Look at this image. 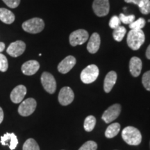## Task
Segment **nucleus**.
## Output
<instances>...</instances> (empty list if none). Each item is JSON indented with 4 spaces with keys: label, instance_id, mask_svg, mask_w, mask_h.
I'll return each instance as SVG.
<instances>
[{
    "label": "nucleus",
    "instance_id": "423d86ee",
    "mask_svg": "<svg viewBox=\"0 0 150 150\" xmlns=\"http://www.w3.org/2000/svg\"><path fill=\"white\" fill-rule=\"evenodd\" d=\"M36 101L33 98H28L21 103L18 108V112L20 115L27 117L33 113L36 108Z\"/></svg>",
    "mask_w": 150,
    "mask_h": 150
},
{
    "label": "nucleus",
    "instance_id": "f8f14e48",
    "mask_svg": "<svg viewBox=\"0 0 150 150\" xmlns=\"http://www.w3.org/2000/svg\"><path fill=\"white\" fill-rule=\"evenodd\" d=\"M76 62V59L73 56H67L58 65V70L62 74H66L74 67Z\"/></svg>",
    "mask_w": 150,
    "mask_h": 150
},
{
    "label": "nucleus",
    "instance_id": "6ab92c4d",
    "mask_svg": "<svg viewBox=\"0 0 150 150\" xmlns=\"http://www.w3.org/2000/svg\"><path fill=\"white\" fill-rule=\"evenodd\" d=\"M15 15L11 11L4 8H0V20L7 24H12L15 21Z\"/></svg>",
    "mask_w": 150,
    "mask_h": 150
},
{
    "label": "nucleus",
    "instance_id": "1a4fd4ad",
    "mask_svg": "<svg viewBox=\"0 0 150 150\" xmlns=\"http://www.w3.org/2000/svg\"><path fill=\"white\" fill-rule=\"evenodd\" d=\"M121 112V106L118 104H115L110 106L107 110L104 111L102 116V119L106 123H110L117 119Z\"/></svg>",
    "mask_w": 150,
    "mask_h": 150
},
{
    "label": "nucleus",
    "instance_id": "7ed1b4c3",
    "mask_svg": "<svg viewBox=\"0 0 150 150\" xmlns=\"http://www.w3.org/2000/svg\"><path fill=\"white\" fill-rule=\"evenodd\" d=\"M26 32L30 33H38L45 28V22L41 18H34L24 22L22 25Z\"/></svg>",
    "mask_w": 150,
    "mask_h": 150
},
{
    "label": "nucleus",
    "instance_id": "20e7f679",
    "mask_svg": "<svg viewBox=\"0 0 150 150\" xmlns=\"http://www.w3.org/2000/svg\"><path fill=\"white\" fill-rule=\"evenodd\" d=\"M99 74L98 67L95 65H90L82 70L80 76L81 80L86 84L93 83L98 77Z\"/></svg>",
    "mask_w": 150,
    "mask_h": 150
},
{
    "label": "nucleus",
    "instance_id": "a211bd4d",
    "mask_svg": "<svg viewBox=\"0 0 150 150\" xmlns=\"http://www.w3.org/2000/svg\"><path fill=\"white\" fill-rule=\"evenodd\" d=\"M117 73L114 71H110L106 74L104 79V89L106 93H110L113 88L117 81Z\"/></svg>",
    "mask_w": 150,
    "mask_h": 150
},
{
    "label": "nucleus",
    "instance_id": "aec40b11",
    "mask_svg": "<svg viewBox=\"0 0 150 150\" xmlns=\"http://www.w3.org/2000/svg\"><path fill=\"white\" fill-rule=\"evenodd\" d=\"M120 131V125L119 123H112L107 127L105 131V136L107 138H112L117 136Z\"/></svg>",
    "mask_w": 150,
    "mask_h": 150
},
{
    "label": "nucleus",
    "instance_id": "c756f323",
    "mask_svg": "<svg viewBox=\"0 0 150 150\" xmlns=\"http://www.w3.org/2000/svg\"><path fill=\"white\" fill-rule=\"evenodd\" d=\"M120 20L119 17L114 16L110 18V22H109V27L112 29H115L118 27H120Z\"/></svg>",
    "mask_w": 150,
    "mask_h": 150
},
{
    "label": "nucleus",
    "instance_id": "ddd939ff",
    "mask_svg": "<svg viewBox=\"0 0 150 150\" xmlns=\"http://www.w3.org/2000/svg\"><path fill=\"white\" fill-rule=\"evenodd\" d=\"M27 94V88L23 85L16 86L11 92L10 97L11 101L15 104H18L22 102L23 99Z\"/></svg>",
    "mask_w": 150,
    "mask_h": 150
},
{
    "label": "nucleus",
    "instance_id": "f257e3e1",
    "mask_svg": "<svg viewBox=\"0 0 150 150\" xmlns=\"http://www.w3.org/2000/svg\"><path fill=\"white\" fill-rule=\"evenodd\" d=\"M145 40V35L142 29H131L127 35V45L133 50H138Z\"/></svg>",
    "mask_w": 150,
    "mask_h": 150
},
{
    "label": "nucleus",
    "instance_id": "2eb2a0df",
    "mask_svg": "<svg viewBox=\"0 0 150 150\" xmlns=\"http://www.w3.org/2000/svg\"><path fill=\"white\" fill-rule=\"evenodd\" d=\"M0 142L4 146L8 145L11 150H14L18 145V140L13 133H6L4 136H1Z\"/></svg>",
    "mask_w": 150,
    "mask_h": 150
},
{
    "label": "nucleus",
    "instance_id": "dca6fc26",
    "mask_svg": "<svg viewBox=\"0 0 150 150\" xmlns=\"http://www.w3.org/2000/svg\"><path fill=\"white\" fill-rule=\"evenodd\" d=\"M142 67V61L138 57L134 56L129 61V70L131 75L134 77L138 76L141 72Z\"/></svg>",
    "mask_w": 150,
    "mask_h": 150
},
{
    "label": "nucleus",
    "instance_id": "a878e982",
    "mask_svg": "<svg viewBox=\"0 0 150 150\" xmlns=\"http://www.w3.org/2000/svg\"><path fill=\"white\" fill-rule=\"evenodd\" d=\"M135 18L136 16L134 15H129V16H125V14L120 13V14L119 18L120 20V22L125 24H130L132 23L133 22H134Z\"/></svg>",
    "mask_w": 150,
    "mask_h": 150
},
{
    "label": "nucleus",
    "instance_id": "6e6552de",
    "mask_svg": "<svg viewBox=\"0 0 150 150\" xmlns=\"http://www.w3.org/2000/svg\"><path fill=\"white\" fill-rule=\"evenodd\" d=\"M93 9L94 13L98 17L107 16L110 9L109 1L108 0H94Z\"/></svg>",
    "mask_w": 150,
    "mask_h": 150
},
{
    "label": "nucleus",
    "instance_id": "9d476101",
    "mask_svg": "<svg viewBox=\"0 0 150 150\" xmlns=\"http://www.w3.org/2000/svg\"><path fill=\"white\" fill-rule=\"evenodd\" d=\"M74 94L70 87H63L59 94V102L62 106H67L73 102Z\"/></svg>",
    "mask_w": 150,
    "mask_h": 150
},
{
    "label": "nucleus",
    "instance_id": "4be33fe9",
    "mask_svg": "<svg viewBox=\"0 0 150 150\" xmlns=\"http://www.w3.org/2000/svg\"><path fill=\"white\" fill-rule=\"evenodd\" d=\"M126 33V28L122 27V26H120V27H118L117 28L114 29L113 33H112V36H113V38L115 39L116 41L120 42V41L122 40V39L124 38V37H125Z\"/></svg>",
    "mask_w": 150,
    "mask_h": 150
},
{
    "label": "nucleus",
    "instance_id": "39448f33",
    "mask_svg": "<svg viewBox=\"0 0 150 150\" xmlns=\"http://www.w3.org/2000/svg\"><path fill=\"white\" fill-rule=\"evenodd\" d=\"M89 34L87 31L84 29H78L73 31L70 35V43L73 47L81 45L88 40Z\"/></svg>",
    "mask_w": 150,
    "mask_h": 150
},
{
    "label": "nucleus",
    "instance_id": "c85d7f7f",
    "mask_svg": "<svg viewBox=\"0 0 150 150\" xmlns=\"http://www.w3.org/2000/svg\"><path fill=\"white\" fill-rule=\"evenodd\" d=\"M8 63L7 58L2 54H0V71L4 72L8 70Z\"/></svg>",
    "mask_w": 150,
    "mask_h": 150
},
{
    "label": "nucleus",
    "instance_id": "f704fd0d",
    "mask_svg": "<svg viewBox=\"0 0 150 150\" xmlns=\"http://www.w3.org/2000/svg\"><path fill=\"white\" fill-rule=\"evenodd\" d=\"M5 49V44L2 42H0V52H3Z\"/></svg>",
    "mask_w": 150,
    "mask_h": 150
},
{
    "label": "nucleus",
    "instance_id": "b1692460",
    "mask_svg": "<svg viewBox=\"0 0 150 150\" xmlns=\"http://www.w3.org/2000/svg\"><path fill=\"white\" fill-rule=\"evenodd\" d=\"M138 6L142 14L147 15L150 13V0H140Z\"/></svg>",
    "mask_w": 150,
    "mask_h": 150
},
{
    "label": "nucleus",
    "instance_id": "2f4dec72",
    "mask_svg": "<svg viewBox=\"0 0 150 150\" xmlns=\"http://www.w3.org/2000/svg\"><path fill=\"white\" fill-rule=\"evenodd\" d=\"M125 2L127 3H132L136 5H138V4H139L140 0H125Z\"/></svg>",
    "mask_w": 150,
    "mask_h": 150
},
{
    "label": "nucleus",
    "instance_id": "4468645a",
    "mask_svg": "<svg viewBox=\"0 0 150 150\" xmlns=\"http://www.w3.org/2000/svg\"><path fill=\"white\" fill-rule=\"evenodd\" d=\"M40 68V64L37 61L31 60L28 61L24 63L22 66V72L24 74L27 76L33 75L38 71Z\"/></svg>",
    "mask_w": 150,
    "mask_h": 150
},
{
    "label": "nucleus",
    "instance_id": "72a5a7b5",
    "mask_svg": "<svg viewBox=\"0 0 150 150\" xmlns=\"http://www.w3.org/2000/svg\"><path fill=\"white\" fill-rule=\"evenodd\" d=\"M146 57L150 60V45L148 46L147 50H146Z\"/></svg>",
    "mask_w": 150,
    "mask_h": 150
},
{
    "label": "nucleus",
    "instance_id": "cd10ccee",
    "mask_svg": "<svg viewBox=\"0 0 150 150\" xmlns=\"http://www.w3.org/2000/svg\"><path fill=\"white\" fill-rule=\"evenodd\" d=\"M142 83L145 88L150 91V70L146 72L142 78Z\"/></svg>",
    "mask_w": 150,
    "mask_h": 150
},
{
    "label": "nucleus",
    "instance_id": "393cba45",
    "mask_svg": "<svg viewBox=\"0 0 150 150\" xmlns=\"http://www.w3.org/2000/svg\"><path fill=\"white\" fill-rule=\"evenodd\" d=\"M145 25V20L144 18H140L136 21L133 22L129 24V28L131 29H142Z\"/></svg>",
    "mask_w": 150,
    "mask_h": 150
},
{
    "label": "nucleus",
    "instance_id": "bb28decb",
    "mask_svg": "<svg viewBox=\"0 0 150 150\" xmlns=\"http://www.w3.org/2000/svg\"><path fill=\"white\" fill-rule=\"evenodd\" d=\"M97 145L93 140H89L83 144L79 150H97Z\"/></svg>",
    "mask_w": 150,
    "mask_h": 150
},
{
    "label": "nucleus",
    "instance_id": "7c9ffc66",
    "mask_svg": "<svg viewBox=\"0 0 150 150\" xmlns=\"http://www.w3.org/2000/svg\"><path fill=\"white\" fill-rule=\"evenodd\" d=\"M6 4L11 8H16L20 3V0H2Z\"/></svg>",
    "mask_w": 150,
    "mask_h": 150
},
{
    "label": "nucleus",
    "instance_id": "f3484780",
    "mask_svg": "<svg viewBox=\"0 0 150 150\" xmlns=\"http://www.w3.org/2000/svg\"><path fill=\"white\" fill-rule=\"evenodd\" d=\"M101 39L97 33H93L90 38L87 45V50L91 54H95L98 52L100 47Z\"/></svg>",
    "mask_w": 150,
    "mask_h": 150
},
{
    "label": "nucleus",
    "instance_id": "0eeeda50",
    "mask_svg": "<svg viewBox=\"0 0 150 150\" xmlns=\"http://www.w3.org/2000/svg\"><path fill=\"white\" fill-rule=\"evenodd\" d=\"M41 83L44 89L50 94H54L56 89V82L54 76L50 73L45 72L41 75Z\"/></svg>",
    "mask_w": 150,
    "mask_h": 150
},
{
    "label": "nucleus",
    "instance_id": "412c9836",
    "mask_svg": "<svg viewBox=\"0 0 150 150\" xmlns=\"http://www.w3.org/2000/svg\"><path fill=\"white\" fill-rule=\"evenodd\" d=\"M96 125V119L93 115H89L84 120L83 127L87 132H91L94 129Z\"/></svg>",
    "mask_w": 150,
    "mask_h": 150
},
{
    "label": "nucleus",
    "instance_id": "f03ea898",
    "mask_svg": "<svg viewBox=\"0 0 150 150\" xmlns=\"http://www.w3.org/2000/svg\"><path fill=\"white\" fill-rule=\"evenodd\" d=\"M122 137L129 145H138L142 141L141 133L134 127H125L122 132Z\"/></svg>",
    "mask_w": 150,
    "mask_h": 150
},
{
    "label": "nucleus",
    "instance_id": "5701e85b",
    "mask_svg": "<svg viewBox=\"0 0 150 150\" xmlns=\"http://www.w3.org/2000/svg\"><path fill=\"white\" fill-rule=\"evenodd\" d=\"M23 150H40V147L39 145H38L37 142L35 141L33 138H29L26 140L24 142L23 148Z\"/></svg>",
    "mask_w": 150,
    "mask_h": 150
},
{
    "label": "nucleus",
    "instance_id": "9b49d317",
    "mask_svg": "<svg viewBox=\"0 0 150 150\" xmlns=\"http://www.w3.org/2000/svg\"><path fill=\"white\" fill-rule=\"evenodd\" d=\"M26 44L22 40H17L12 42L8 47L7 48L6 52L9 55L13 57H18L22 55L25 51Z\"/></svg>",
    "mask_w": 150,
    "mask_h": 150
},
{
    "label": "nucleus",
    "instance_id": "473e14b6",
    "mask_svg": "<svg viewBox=\"0 0 150 150\" xmlns=\"http://www.w3.org/2000/svg\"><path fill=\"white\" fill-rule=\"evenodd\" d=\"M4 120V111L2 108L0 107V124Z\"/></svg>",
    "mask_w": 150,
    "mask_h": 150
}]
</instances>
